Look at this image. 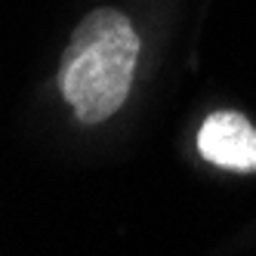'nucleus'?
<instances>
[{"label": "nucleus", "mask_w": 256, "mask_h": 256, "mask_svg": "<svg viewBox=\"0 0 256 256\" xmlns=\"http://www.w3.org/2000/svg\"><path fill=\"white\" fill-rule=\"evenodd\" d=\"M148 62L145 22L120 4L86 10L59 52L52 86L78 130L114 124L139 93Z\"/></svg>", "instance_id": "obj_1"}, {"label": "nucleus", "mask_w": 256, "mask_h": 256, "mask_svg": "<svg viewBox=\"0 0 256 256\" xmlns=\"http://www.w3.org/2000/svg\"><path fill=\"white\" fill-rule=\"evenodd\" d=\"M194 154L226 173H256V124L238 108H213L194 130Z\"/></svg>", "instance_id": "obj_2"}]
</instances>
